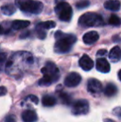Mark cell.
Wrapping results in <instances>:
<instances>
[{"label": "cell", "mask_w": 121, "mask_h": 122, "mask_svg": "<svg viewBox=\"0 0 121 122\" xmlns=\"http://www.w3.org/2000/svg\"><path fill=\"white\" fill-rule=\"evenodd\" d=\"M79 65L84 71H91L94 66V61L88 55L85 54L80 59Z\"/></svg>", "instance_id": "30bf717a"}, {"label": "cell", "mask_w": 121, "mask_h": 122, "mask_svg": "<svg viewBox=\"0 0 121 122\" xmlns=\"http://www.w3.org/2000/svg\"><path fill=\"white\" fill-rule=\"evenodd\" d=\"M55 12L61 21L69 22L72 18V8L69 3L66 2L57 3L55 7Z\"/></svg>", "instance_id": "5b68a950"}, {"label": "cell", "mask_w": 121, "mask_h": 122, "mask_svg": "<svg viewBox=\"0 0 121 122\" xmlns=\"http://www.w3.org/2000/svg\"><path fill=\"white\" fill-rule=\"evenodd\" d=\"M8 92L6 87L4 86H0V97H3V96L6 95V93Z\"/></svg>", "instance_id": "4316f807"}, {"label": "cell", "mask_w": 121, "mask_h": 122, "mask_svg": "<svg viewBox=\"0 0 121 122\" xmlns=\"http://www.w3.org/2000/svg\"><path fill=\"white\" fill-rule=\"evenodd\" d=\"M59 97L61 100V102L65 105H70L72 101V98L69 94L66 93V92H60L59 94Z\"/></svg>", "instance_id": "ffe728a7"}, {"label": "cell", "mask_w": 121, "mask_h": 122, "mask_svg": "<svg viewBox=\"0 0 121 122\" xmlns=\"http://www.w3.org/2000/svg\"><path fill=\"white\" fill-rule=\"evenodd\" d=\"M15 4L20 10L32 14H39L43 10V3L36 0H15Z\"/></svg>", "instance_id": "3957f363"}, {"label": "cell", "mask_w": 121, "mask_h": 122, "mask_svg": "<svg viewBox=\"0 0 121 122\" xmlns=\"http://www.w3.org/2000/svg\"><path fill=\"white\" fill-rule=\"evenodd\" d=\"M28 99L30 100L31 101H32L34 104H37V103H38V98L33 95H30L29 97H28Z\"/></svg>", "instance_id": "cb8c5ba5"}, {"label": "cell", "mask_w": 121, "mask_h": 122, "mask_svg": "<svg viewBox=\"0 0 121 122\" xmlns=\"http://www.w3.org/2000/svg\"><path fill=\"white\" fill-rule=\"evenodd\" d=\"M109 23L113 26H120L121 24V19L117 15L112 14L109 18Z\"/></svg>", "instance_id": "44dd1931"}, {"label": "cell", "mask_w": 121, "mask_h": 122, "mask_svg": "<svg viewBox=\"0 0 121 122\" xmlns=\"http://www.w3.org/2000/svg\"><path fill=\"white\" fill-rule=\"evenodd\" d=\"M71 112L74 115H86L89 112V103L86 100H78L74 102Z\"/></svg>", "instance_id": "8992f818"}, {"label": "cell", "mask_w": 121, "mask_h": 122, "mask_svg": "<svg viewBox=\"0 0 121 122\" xmlns=\"http://www.w3.org/2000/svg\"><path fill=\"white\" fill-rule=\"evenodd\" d=\"M57 103V100L54 97L50 95H45L42 97V105L44 106H47V107H51V106H53Z\"/></svg>", "instance_id": "e0dca14e"}, {"label": "cell", "mask_w": 121, "mask_h": 122, "mask_svg": "<svg viewBox=\"0 0 121 122\" xmlns=\"http://www.w3.org/2000/svg\"><path fill=\"white\" fill-rule=\"evenodd\" d=\"M117 92V87L115 86V85H114L113 83H108L105 86V90H104V93L106 97H114L115 95H116Z\"/></svg>", "instance_id": "2e32d148"}, {"label": "cell", "mask_w": 121, "mask_h": 122, "mask_svg": "<svg viewBox=\"0 0 121 122\" xmlns=\"http://www.w3.org/2000/svg\"><path fill=\"white\" fill-rule=\"evenodd\" d=\"M90 1L89 0H81V1L77 2L76 4V8H79V9H82V8H87L90 5Z\"/></svg>", "instance_id": "7402d4cb"}, {"label": "cell", "mask_w": 121, "mask_h": 122, "mask_svg": "<svg viewBox=\"0 0 121 122\" xmlns=\"http://www.w3.org/2000/svg\"><path fill=\"white\" fill-rule=\"evenodd\" d=\"M97 71L102 73H108L110 71V65L105 58H98L95 62Z\"/></svg>", "instance_id": "9c48e42d"}, {"label": "cell", "mask_w": 121, "mask_h": 122, "mask_svg": "<svg viewBox=\"0 0 121 122\" xmlns=\"http://www.w3.org/2000/svg\"><path fill=\"white\" fill-rule=\"evenodd\" d=\"M1 11L3 12V14L8 15V16H11L16 12V7L13 4H6L3 5L1 8Z\"/></svg>", "instance_id": "d6986e66"}, {"label": "cell", "mask_w": 121, "mask_h": 122, "mask_svg": "<svg viewBox=\"0 0 121 122\" xmlns=\"http://www.w3.org/2000/svg\"><path fill=\"white\" fill-rule=\"evenodd\" d=\"M80 26L83 27H100L105 24L104 19L100 14L95 13H86L80 17L78 21Z\"/></svg>", "instance_id": "277c9868"}, {"label": "cell", "mask_w": 121, "mask_h": 122, "mask_svg": "<svg viewBox=\"0 0 121 122\" xmlns=\"http://www.w3.org/2000/svg\"><path fill=\"white\" fill-rule=\"evenodd\" d=\"M99 33L95 31H90L83 36V42L87 45H91L98 41Z\"/></svg>", "instance_id": "8fae6325"}, {"label": "cell", "mask_w": 121, "mask_h": 122, "mask_svg": "<svg viewBox=\"0 0 121 122\" xmlns=\"http://www.w3.org/2000/svg\"><path fill=\"white\" fill-rule=\"evenodd\" d=\"M56 27V23L53 21H47V22H43V23H39L37 25L36 28L37 29H41V30H47V29H52Z\"/></svg>", "instance_id": "ac0fdd59"}, {"label": "cell", "mask_w": 121, "mask_h": 122, "mask_svg": "<svg viewBox=\"0 0 121 122\" xmlns=\"http://www.w3.org/2000/svg\"><path fill=\"white\" fill-rule=\"evenodd\" d=\"M30 25V22L27 20H15L12 23V27L15 30H21L26 28Z\"/></svg>", "instance_id": "9a60e30c"}, {"label": "cell", "mask_w": 121, "mask_h": 122, "mask_svg": "<svg viewBox=\"0 0 121 122\" xmlns=\"http://www.w3.org/2000/svg\"><path fill=\"white\" fill-rule=\"evenodd\" d=\"M3 32H4V30H3V27H2V26L0 25V34H3Z\"/></svg>", "instance_id": "f1b7e54d"}, {"label": "cell", "mask_w": 121, "mask_h": 122, "mask_svg": "<svg viewBox=\"0 0 121 122\" xmlns=\"http://www.w3.org/2000/svg\"><path fill=\"white\" fill-rule=\"evenodd\" d=\"M43 77L40 79L38 84L40 86H50L53 82L58 81L60 77V71L57 66L52 61L46 63L45 66L41 70Z\"/></svg>", "instance_id": "7a4b0ae2"}, {"label": "cell", "mask_w": 121, "mask_h": 122, "mask_svg": "<svg viewBox=\"0 0 121 122\" xmlns=\"http://www.w3.org/2000/svg\"><path fill=\"white\" fill-rule=\"evenodd\" d=\"M102 84L99 80L95 78H91L88 80L87 90L92 95L95 96L100 94L102 92Z\"/></svg>", "instance_id": "ba28073f"}, {"label": "cell", "mask_w": 121, "mask_h": 122, "mask_svg": "<svg viewBox=\"0 0 121 122\" xmlns=\"http://www.w3.org/2000/svg\"><path fill=\"white\" fill-rule=\"evenodd\" d=\"M81 76L77 72L69 73L65 78L64 83L67 87H76L81 83Z\"/></svg>", "instance_id": "52a82bcc"}, {"label": "cell", "mask_w": 121, "mask_h": 122, "mask_svg": "<svg viewBox=\"0 0 121 122\" xmlns=\"http://www.w3.org/2000/svg\"><path fill=\"white\" fill-rule=\"evenodd\" d=\"M6 58H7V54L4 52H2L0 53V62H3V61H6Z\"/></svg>", "instance_id": "83f0119b"}, {"label": "cell", "mask_w": 121, "mask_h": 122, "mask_svg": "<svg viewBox=\"0 0 121 122\" xmlns=\"http://www.w3.org/2000/svg\"><path fill=\"white\" fill-rule=\"evenodd\" d=\"M105 122H115V121H112V120H110V119H105Z\"/></svg>", "instance_id": "4dcf8cb0"}, {"label": "cell", "mask_w": 121, "mask_h": 122, "mask_svg": "<svg viewBox=\"0 0 121 122\" xmlns=\"http://www.w3.org/2000/svg\"><path fill=\"white\" fill-rule=\"evenodd\" d=\"M104 7H105V8H106L107 10L116 12L120 9L121 3L119 0H108V1L105 2Z\"/></svg>", "instance_id": "5bb4252c"}, {"label": "cell", "mask_w": 121, "mask_h": 122, "mask_svg": "<svg viewBox=\"0 0 121 122\" xmlns=\"http://www.w3.org/2000/svg\"><path fill=\"white\" fill-rule=\"evenodd\" d=\"M55 2L57 3H57H61V2H64V0H55Z\"/></svg>", "instance_id": "1f68e13d"}, {"label": "cell", "mask_w": 121, "mask_h": 122, "mask_svg": "<svg viewBox=\"0 0 121 122\" xmlns=\"http://www.w3.org/2000/svg\"><path fill=\"white\" fill-rule=\"evenodd\" d=\"M57 42L54 46V51L57 53H66L71 49L72 46L76 42L77 38L72 34L63 33L61 31L57 32L55 34Z\"/></svg>", "instance_id": "6da1fadb"}, {"label": "cell", "mask_w": 121, "mask_h": 122, "mask_svg": "<svg viewBox=\"0 0 121 122\" xmlns=\"http://www.w3.org/2000/svg\"><path fill=\"white\" fill-rule=\"evenodd\" d=\"M109 58L113 62H118L121 60V48L118 46L113 47L109 52Z\"/></svg>", "instance_id": "4fadbf2b"}, {"label": "cell", "mask_w": 121, "mask_h": 122, "mask_svg": "<svg viewBox=\"0 0 121 122\" xmlns=\"http://www.w3.org/2000/svg\"><path fill=\"white\" fill-rule=\"evenodd\" d=\"M107 54V50L106 49H100L97 51V56H104Z\"/></svg>", "instance_id": "d4e9b609"}, {"label": "cell", "mask_w": 121, "mask_h": 122, "mask_svg": "<svg viewBox=\"0 0 121 122\" xmlns=\"http://www.w3.org/2000/svg\"><path fill=\"white\" fill-rule=\"evenodd\" d=\"M22 119L24 122H36L37 121V116L35 111L26 110L22 114Z\"/></svg>", "instance_id": "7c38bea8"}, {"label": "cell", "mask_w": 121, "mask_h": 122, "mask_svg": "<svg viewBox=\"0 0 121 122\" xmlns=\"http://www.w3.org/2000/svg\"><path fill=\"white\" fill-rule=\"evenodd\" d=\"M118 76H119V79H120V81H121V70L120 71H119V73H118Z\"/></svg>", "instance_id": "f546056e"}, {"label": "cell", "mask_w": 121, "mask_h": 122, "mask_svg": "<svg viewBox=\"0 0 121 122\" xmlns=\"http://www.w3.org/2000/svg\"><path fill=\"white\" fill-rule=\"evenodd\" d=\"M114 115L117 116L120 120H121V107H116L113 110Z\"/></svg>", "instance_id": "603a6c76"}, {"label": "cell", "mask_w": 121, "mask_h": 122, "mask_svg": "<svg viewBox=\"0 0 121 122\" xmlns=\"http://www.w3.org/2000/svg\"><path fill=\"white\" fill-rule=\"evenodd\" d=\"M5 122H16V119L13 116H8L5 119Z\"/></svg>", "instance_id": "484cf974"}]
</instances>
